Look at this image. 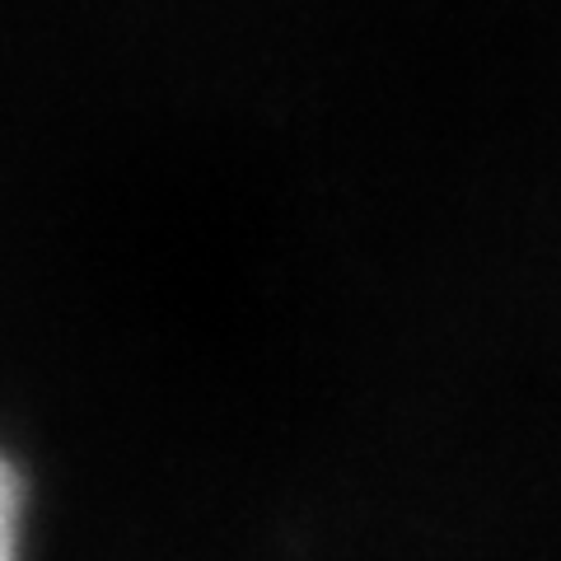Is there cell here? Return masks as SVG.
I'll return each instance as SVG.
<instances>
[{
	"label": "cell",
	"instance_id": "obj_1",
	"mask_svg": "<svg viewBox=\"0 0 561 561\" xmlns=\"http://www.w3.org/2000/svg\"><path fill=\"white\" fill-rule=\"evenodd\" d=\"M33 486L10 445H0V561H28Z\"/></svg>",
	"mask_w": 561,
	"mask_h": 561
}]
</instances>
